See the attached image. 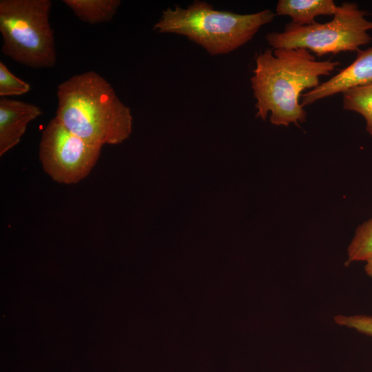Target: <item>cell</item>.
I'll return each mask as SVG.
<instances>
[{"label":"cell","mask_w":372,"mask_h":372,"mask_svg":"<svg viewBox=\"0 0 372 372\" xmlns=\"http://www.w3.org/2000/svg\"><path fill=\"white\" fill-rule=\"evenodd\" d=\"M340 65L330 60L317 61L309 50L267 49L256 56L251 78L256 99V116L276 125H298L307 112L300 103L301 92L319 85L320 76L329 75Z\"/></svg>","instance_id":"cell-1"},{"label":"cell","mask_w":372,"mask_h":372,"mask_svg":"<svg viewBox=\"0 0 372 372\" xmlns=\"http://www.w3.org/2000/svg\"><path fill=\"white\" fill-rule=\"evenodd\" d=\"M56 117L70 132L101 146L117 145L132 130L131 109L94 71L73 75L57 87Z\"/></svg>","instance_id":"cell-2"},{"label":"cell","mask_w":372,"mask_h":372,"mask_svg":"<svg viewBox=\"0 0 372 372\" xmlns=\"http://www.w3.org/2000/svg\"><path fill=\"white\" fill-rule=\"evenodd\" d=\"M275 14L269 9L238 14L214 9L203 1H194L186 8L175 6L163 10L153 29L158 33L185 36L211 55L231 52L249 41Z\"/></svg>","instance_id":"cell-3"},{"label":"cell","mask_w":372,"mask_h":372,"mask_svg":"<svg viewBox=\"0 0 372 372\" xmlns=\"http://www.w3.org/2000/svg\"><path fill=\"white\" fill-rule=\"evenodd\" d=\"M50 0H1V52L14 61L34 69L56 63Z\"/></svg>","instance_id":"cell-4"},{"label":"cell","mask_w":372,"mask_h":372,"mask_svg":"<svg viewBox=\"0 0 372 372\" xmlns=\"http://www.w3.org/2000/svg\"><path fill=\"white\" fill-rule=\"evenodd\" d=\"M367 12L355 3L344 2L332 20L324 23L298 25H285L281 32L266 35L267 43L274 49L304 48L318 56L347 51H359V48L372 39L368 31L372 21L366 19Z\"/></svg>","instance_id":"cell-5"},{"label":"cell","mask_w":372,"mask_h":372,"mask_svg":"<svg viewBox=\"0 0 372 372\" xmlns=\"http://www.w3.org/2000/svg\"><path fill=\"white\" fill-rule=\"evenodd\" d=\"M101 149L73 134L55 116L42 132L39 155L44 172L53 180L72 185L90 174Z\"/></svg>","instance_id":"cell-6"},{"label":"cell","mask_w":372,"mask_h":372,"mask_svg":"<svg viewBox=\"0 0 372 372\" xmlns=\"http://www.w3.org/2000/svg\"><path fill=\"white\" fill-rule=\"evenodd\" d=\"M372 83V47L357 52L355 59L328 81L301 95L304 107L318 100Z\"/></svg>","instance_id":"cell-7"},{"label":"cell","mask_w":372,"mask_h":372,"mask_svg":"<svg viewBox=\"0 0 372 372\" xmlns=\"http://www.w3.org/2000/svg\"><path fill=\"white\" fill-rule=\"evenodd\" d=\"M43 114L32 103L0 97V156L14 147L21 139L27 126Z\"/></svg>","instance_id":"cell-8"},{"label":"cell","mask_w":372,"mask_h":372,"mask_svg":"<svg viewBox=\"0 0 372 372\" xmlns=\"http://www.w3.org/2000/svg\"><path fill=\"white\" fill-rule=\"evenodd\" d=\"M338 8L333 0H280L276 11L278 15L291 17L296 25H310L318 16H333Z\"/></svg>","instance_id":"cell-9"},{"label":"cell","mask_w":372,"mask_h":372,"mask_svg":"<svg viewBox=\"0 0 372 372\" xmlns=\"http://www.w3.org/2000/svg\"><path fill=\"white\" fill-rule=\"evenodd\" d=\"M82 21L96 24L111 21L121 5L119 0H63Z\"/></svg>","instance_id":"cell-10"},{"label":"cell","mask_w":372,"mask_h":372,"mask_svg":"<svg viewBox=\"0 0 372 372\" xmlns=\"http://www.w3.org/2000/svg\"><path fill=\"white\" fill-rule=\"evenodd\" d=\"M342 94L343 108L362 116L366 130L372 136V83L351 88Z\"/></svg>","instance_id":"cell-11"},{"label":"cell","mask_w":372,"mask_h":372,"mask_svg":"<svg viewBox=\"0 0 372 372\" xmlns=\"http://www.w3.org/2000/svg\"><path fill=\"white\" fill-rule=\"evenodd\" d=\"M372 256V218L360 225L347 249L346 265L366 262Z\"/></svg>","instance_id":"cell-12"},{"label":"cell","mask_w":372,"mask_h":372,"mask_svg":"<svg viewBox=\"0 0 372 372\" xmlns=\"http://www.w3.org/2000/svg\"><path fill=\"white\" fill-rule=\"evenodd\" d=\"M30 85L17 77L6 65L0 62V96H18L28 92Z\"/></svg>","instance_id":"cell-13"},{"label":"cell","mask_w":372,"mask_h":372,"mask_svg":"<svg viewBox=\"0 0 372 372\" xmlns=\"http://www.w3.org/2000/svg\"><path fill=\"white\" fill-rule=\"evenodd\" d=\"M334 321L338 325L372 337V315H338L335 316Z\"/></svg>","instance_id":"cell-14"},{"label":"cell","mask_w":372,"mask_h":372,"mask_svg":"<svg viewBox=\"0 0 372 372\" xmlns=\"http://www.w3.org/2000/svg\"><path fill=\"white\" fill-rule=\"evenodd\" d=\"M365 262V272L369 277L372 278V256L369 258Z\"/></svg>","instance_id":"cell-15"}]
</instances>
